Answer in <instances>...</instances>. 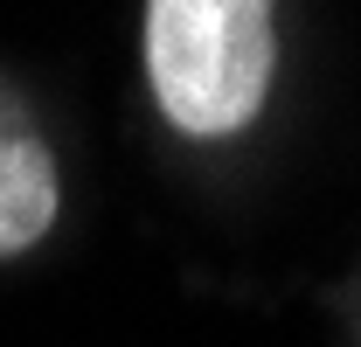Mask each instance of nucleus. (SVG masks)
<instances>
[{
  "label": "nucleus",
  "mask_w": 361,
  "mask_h": 347,
  "mask_svg": "<svg viewBox=\"0 0 361 347\" xmlns=\"http://www.w3.org/2000/svg\"><path fill=\"white\" fill-rule=\"evenodd\" d=\"M278 84V0H146V90L188 139H236Z\"/></svg>",
  "instance_id": "nucleus-1"
},
{
  "label": "nucleus",
  "mask_w": 361,
  "mask_h": 347,
  "mask_svg": "<svg viewBox=\"0 0 361 347\" xmlns=\"http://www.w3.org/2000/svg\"><path fill=\"white\" fill-rule=\"evenodd\" d=\"M63 216V167L42 126L14 104V90H0V264L28 257Z\"/></svg>",
  "instance_id": "nucleus-2"
}]
</instances>
